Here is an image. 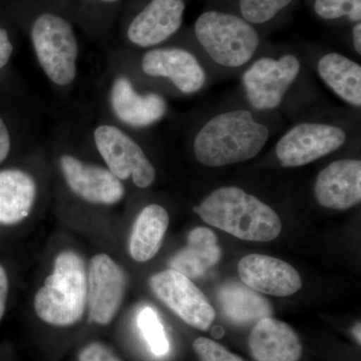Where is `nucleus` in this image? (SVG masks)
<instances>
[{"label": "nucleus", "instance_id": "obj_33", "mask_svg": "<svg viewBox=\"0 0 361 361\" xmlns=\"http://www.w3.org/2000/svg\"><path fill=\"white\" fill-rule=\"evenodd\" d=\"M99 1H103V2H116V1H118V0H99Z\"/></svg>", "mask_w": 361, "mask_h": 361}, {"label": "nucleus", "instance_id": "obj_3", "mask_svg": "<svg viewBox=\"0 0 361 361\" xmlns=\"http://www.w3.org/2000/svg\"><path fill=\"white\" fill-rule=\"evenodd\" d=\"M87 304L84 260L77 252L63 251L54 260L52 274L35 294V312L47 324L71 326L82 319Z\"/></svg>", "mask_w": 361, "mask_h": 361}, {"label": "nucleus", "instance_id": "obj_31", "mask_svg": "<svg viewBox=\"0 0 361 361\" xmlns=\"http://www.w3.org/2000/svg\"><path fill=\"white\" fill-rule=\"evenodd\" d=\"M353 45L356 54H361V25L360 23H356L353 27Z\"/></svg>", "mask_w": 361, "mask_h": 361}, {"label": "nucleus", "instance_id": "obj_15", "mask_svg": "<svg viewBox=\"0 0 361 361\" xmlns=\"http://www.w3.org/2000/svg\"><path fill=\"white\" fill-rule=\"evenodd\" d=\"M142 68L146 75L172 80L184 94H195L206 84V73L191 52L180 49H156L145 54Z\"/></svg>", "mask_w": 361, "mask_h": 361}, {"label": "nucleus", "instance_id": "obj_21", "mask_svg": "<svg viewBox=\"0 0 361 361\" xmlns=\"http://www.w3.org/2000/svg\"><path fill=\"white\" fill-rule=\"evenodd\" d=\"M170 223L164 207L152 204L145 207L137 216L130 237V254L137 262H147L155 257L163 244Z\"/></svg>", "mask_w": 361, "mask_h": 361}, {"label": "nucleus", "instance_id": "obj_6", "mask_svg": "<svg viewBox=\"0 0 361 361\" xmlns=\"http://www.w3.org/2000/svg\"><path fill=\"white\" fill-rule=\"evenodd\" d=\"M94 142L109 170L118 179L132 178L135 186L145 189L155 182L156 170L140 145L122 130L103 125L94 130Z\"/></svg>", "mask_w": 361, "mask_h": 361}, {"label": "nucleus", "instance_id": "obj_28", "mask_svg": "<svg viewBox=\"0 0 361 361\" xmlns=\"http://www.w3.org/2000/svg\"><path fill=\"white\" fill-rule=\"evenodd\" d=\"M13 51V47L9 39L8 33L4 28L0 27V70L8 63Z\"/></svg>", "mask_w": 361, "mask_h": 361}, {"label": "nucleus", "instance_id": "obj_17", "mask_svg": "<svg viewBox=\"0 0 361 361\" xmlns=\"http://www.w3.org/2000/svg\"><path fill=\"white\" fill-rule=\"evenodd\" d=\"M111 103L118 120L132 127H148L165 116L167 103L158 94H140L127 78H116L111 92Z\"/></svg>", "mask_w": 361, "mask_h": 361}, {"label": "nucleus", "instance_id": "obj_20", "mask_svg": "<svg viewBox=\"0 0 361 361\" xmlns=\"http://www.w3.org/2000/svg\"><path fill=\"white\" fill-rule=\"evenodd\" d=\"M37 198V184L20 170L0 171V224H18L25 220Z\"/></svg>", "mask_w": 361, "mask_h": 361}, {"label": "nucleus", "instance_id": "obj_24", "mask_svg": "<svg viewBox=\"0 0 361 361\" xmlns=\"http://www.w3.org/2000/svg\"><path fill=\"white\" fill-rule=\"evenodd\" d=\"M292 0H239L244 20L251 23H264L272 20Z\"/></svg>", "mask_w": 361, "mask_h": 361}, {"label": "nucleus", "instance_id": "obj_8", "mask_svg": "<svg viewBox=\"0 0 361 361\" xmlns=\"http://www.w3.org/2000/svg\"><path fill=\"white\" fill-rule=\"evenodd\" d=\"M300 70V61L293 54H284L279 59H258L243 75L247 99L251 106L258 111L276 109Z\"/></svg>", "mask_w": 361, "mask_h": 361}, {"label": "nucleus", "instance_id": "obj_2", "mask_svg": "<svg viewBox=\"0 0 361 361\" xmlns=\"http://www.w3.org/2000/svg\"><path fill=\"white\" fill-rule=\"evenodd\" d=\"M194 212L207 224L246 241H272L282 230L281 220L271 207L238 187L215 190Z\"/></svg>", "mask_w": 361, "mask_h": 361}, {"label": "nucleus", "instance_id": "obj_23", "mask_svg": "<svg viewBox=\"0 0 361 361\" xmlns=\"http://www.w3.org/2000/svg\"><path fill=\"white\" fill-rule=\"evenodd\" d=\"M137 324L152 353L157 356L167 355L170 345L155 310L151 307L144 308L140 312Z\"/></svg>", "mask_w": 361, "mask_h": 361}, {"label": "nucleus", "instance_id": "obj_27", "mask_svg": "<svg viewBox=\"0 0 361 361\" xmlns=\"http://www.w3.org/2000/svg\"><path fill=\"white\" fill-rule=\"evenodd\" d=\"M78 361H123L116 353L99 342H92L80 350Z\"/></svg>", "mask_w": 361, "mask_h": 361}, {"label": "nucleus", "instance_id": "obj_11", "mask_svg": "<svg viewBox=\"0 0 361 361\" xmlns=\"http://www.w3.org/2000/svg\"><path fill=\"white\" fill-rule=\"evenodd\" d=\"M59 165L71 191L89 203L114 205L125 196L122 180L108 169L89 165L71 155L61 156Z\"/></svg>", "mask_w": 361, "mask_h": 361}, {"label": "nucleus", "instance_id": "obj_32", "mask_svg": "<svg viewBox=\"0 0 361 361\" xmlns=\"http://www.w3.org/2000/svg\"><path fill=\"white\" fill-rule=\"evenodd\" d=\"M353 336H355V338L356 339V341H358V343L360 344V322L356 323L355 327H353Z\"/></svg>", "mask_w": 361, "mask_h": 361}, {"label": "nucleus", "instance_id": "obj_25", "mask_svg": "<svg viewBox=\"0 0 361 361\" xmlns=\"http://www.w3.org/2000/svg\"><path fill=\"white\" fill-rule=\"evenodd\" d=\"M314 9L323 20H337L342 16H348L355 23L361 20V0H315Z\"/></svg>", "mask_w": 361, "mask_h": 361}, {"label": "nucleus", "instance_id": "obj_22", "mask_svg": "<svg viewBox=\"0 0 361 361\" xmlns=\"http://www.w3.org/2000/svg\"><path fill=\"white\" fill-rule=\"evenodd\" d=\"M317 71L332 92L355 108L361 106V66L353 59L336 52L324 54L317 63Z\"/></svg>", "mask_w": 361, "mask_h": 361}, {"label": "nucleus", "instance_id": "obj_12", "mask_svg": "<svg viewBox=\"0 0 361 361\" xmlns=\"http://www.w3.org/2000/svg\"><path fill=\"white\" fill-rule=\"evenodd\" d=\"M238 273L243 283L259 293L290 296L302 287L295 268L280 259L249 254L239 261Z\"/></svg>", "mask_w": 361, "mask_h": 361}, {"label": "nucleus", "instance_id": "obj_19", "mask_svg": "<svg viewBox=\"0 0 361 361\" xmlns=\"http://www.w3.org/2000/svg\"><path fill=\"white\" fill-rule=\"evenodd\" d=\"M221 255L215 233L209 228H195L188 235L187 246L171 259L170 269L190 279L203 276L219 262Z\"/></svg>", "mask_w": 361, "mask_h": 361}, {"label": "nucleus", "instance_id": "obj_16", "mask_svg": "<svg viewBox=\"0 0 361 361\" xmlns=\"http://www.w3.org/2000/svg\"><path fill=\"white\" fill-rule=\"evenodd\" d=\"M255 361H298L302 344L290 325L272 316L255 323L248 339Z\"/></svg>", "mask_w": 361, "mask_h": 361}, {"label": "nucleus", "instance_id": "obj_7", "mask_svg": "<svg viewBox=\"0 0 361 361\" xmlns=\"http://www.w3.org/2000/svg\"><path fill=\"white\" fill-rule=\"evenodd\" d=\"M149 286L157 298L188 325L202 331L210 329L215 310L190 278L168 269L153 275Z\"/></svg>", "mask_w": 361, "mask_h": 361}, {"label": "nucleus", "instance_id": "obj_14", "mask_svg": "<svg viewBox=\"0 0 361 361\" xmlns=\"http://www.w3.org/2000/svg\"><path fill=\"white\" fill-rule=\"evenodd\" d=\"M185 7L184 0H151L130 23V42L151 47L170 39L182 25Z\"/></svg>", "mask_w": 361, "mask_h": 361}, {"label": "nucleus", "instance_id": "obj_10", "mask_svg": "<svg viewBox=\"0 0 361 361\" xmlns=\"http://www.w3.org/2000/svg\"><path fill=\"white\" fill-rule=\"evenodd\" d=\"M127 277L122 268L106 255L90 260L87 273V304L92 322L109 325L116 317L125 296Z\"/></svg>", "mask_w": 361, "mask_h": 361}, {"label": "nucleus", "instance_id": "obj_5", "mask_svg": "<svg viewBox=\"0 0 361 361\" xmlns=\"http://www.w3.org/2000/svg\"><path fill=\"white\" fill-rule=\"evenodd\" d=\"M33 49L45 75L66 87L77 77L78 44L73 26L56 13H40L30 30Z\"/></svg>", "mask_w": 361, "mask_h": 361}, {"label": "nucleus", "instance_id": "obj_13", "mask_svg": "<svg viewBox=\"0 0 361 361\" xmlns=\"http://www.w3.org/2000/svg\"><path fill=\"white\" fill-rule=\"evenodd\" d=\"M316 201L324 208L348 210L361 201V161L343 159L320 171L314 185Z\"/></svg>", "mask_w": 361, "mask_h": 361}, {"label": "nucleus", "instance_id": "obj_30", "mask_svg": "<svg viewBox=\"0 0 361 361\" xmlns=\"http://www.w3.org/2000/svg\"><path fill=\"white\" fill-rule=\"evenodd\" d=\"M7 293H8V278L6 270L0 265V320L6 311Z\"/></svg>", "mask_w": 361, "mask_h": 361}, {"label": "nucleus", "instance_id": "obj_26", "mask_svg": "<svg viewBox=\"0 0 361 361\" xmlns=\"http://www.w3.org/2000/svg\"><path fill=\"white\" fill-rule=\"evenodd\" d=\"M195 353L201 361H245L212 339L200 337L194 341Z\"/></svg>", "mask_w": 361, "mask_h": 361}, {"label": "nucleus", "instance_id": "obj_18", "mask_svg": "<svg viewBox=\"0 0 361 361\" xmlns=\"http://www.w3.org/2000/svg\"><path fill=\"white\" fill-rule=\"evenodd\" d=\"M217 301L226 319L240 326L258 322L273 313L268 299L238 282L223 284L218 289Z\"/></svg>", "mask_w": 361, "mask_h": 361}, {"label": "nucleus", "instance_id": "obj_4", "mask_svg": "<svg viewBox=\"0 0 361 361\" xmlns=\"http://www.w3.org/2000/svg\"><path fill=\"white\" fill-rule=\"evenodd\" d=\"M197 39L216 63L238 68L251 61L260 44V37L250 23L220 11H206L195 23Z\"/></svg>", "mask_w": 361, "mask_h": 361}, {"label": "nucleus", "instance_id": "obj_29", "mask_svg": "<svg viewBox=\"0 0 361 361\" xmlns=\"http://www.w3.org/2000/svg\"><path fill=\"white\" fill-rule=\"evenodd\" d=\"M11 151V137L4 120L0 118V164L6 160Z\"/></svg>", "mask_w": 361, "mask_h": 361}, {"label": "nucleus", "instance_id": "obj_1", "mask_svg": "<svg viewBox=\"0 0 361 361\" xmlns=\"http://www.w3.org/2000/svg\"><path fill=\"white\" fill-rule=\"evenodd\" d=\"M269 137L268 128L256 122L251 111H225L199 130L194 140V154L202 165L224 167L255 158Z\"/></svg>", "mask_w": 361, "mask_h": 361}, {"label": "nucleus", "instance_id": "obj_9", "mask_svg": "<svg viewBox=\"0 0 361 361\" xmlns=\"http://www.w3.org/2000/svg\"><path fill=\"white\" fill-rule=\"evenodd\" d=\"M346 139V133L337 126L301 123L279 140L275 151L282 167H301L337 151Z\"/></svg>", "mask_w": 361, "mask_h": 361}]
</instances>
